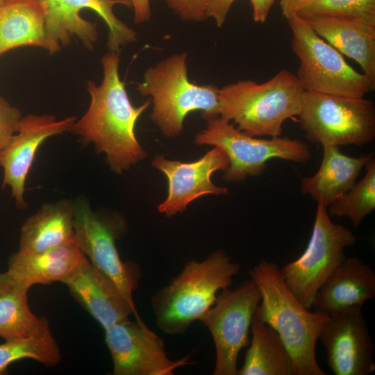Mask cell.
Returning a JSON list of instances; mask_svg holds the SVG:
<instances>
[{
    "instance_id": "10",
    "label": "cell",
    "mask_w": 375,
    "mask_h": 375,
    "mask_svg": "<svg viewBox=\"0 0 375 375\" xmlns=\"http://www.w3.org/2000/svg\"><path fill=\"white\" fill-rule=\"evenodd\" d=\"M42 3L45 15L46 49L51 54L67 46L76 36L85 48L92 49L98 38L95 24L80 15L83 9L94 11L108 28L107 46L118 52L120 47L136 42L138 33L121 21L113 8L124 5L131 8L129 0H37Z\"/></svg>"
},
{
    "instance_id": "34",
    "label": "cell",
    "mask_w": 375,
    "mask_h": 375,
    "mask_svg": "<svg viewBox=\"0 0 375 375\" xmlns=\"http://www.w3.org/2000/svg\"><path fill=\"white\" fill-rule=\"evenodd\" d=\"M310 0H280V6L283 15L286 19L298 15L301 10Z\"/></svg>"
},
{
    "instance_id": "20",
    "label": "cell",
    "mask_w": 375,
    "mask_h": 375,
    "mask_svg": "<svg viewBox=\"0 0 375 375\" xmlns=\"http://www.w3.org/2000/svg\"><path fill=\"white\" fill-rule=\"evenodd\" d=\"M303 18L320 37L356 61L362 72L375 81V24L326 16Z\"/></svg>"
},
{
    "instance_id": "8",
    "label": "cell",
    "mask_w": 375,
    "mask_h": 375,
    "mask_svg": "<svg viewBox=\"0 0 375 375\" xmlns=\"http://www.w3.org/2000/svg\"><path fill=\"white\" fill-rule=\"evenodd\" d=\"M298 116L306 138L322 146H361L375 138V106L365 97L304 91Z\"/></svg>"
},
{
    "instance_id": "19",
    "label": "cell",
    "mask_w": 375,
    "mask_h": 375,
    "mask_svg": "<svg viewBox=\"0 0 375 375\" xmlns=\"http://www.w3.org/2000/svg\"><path fill=\"white\" fill-rule=\"evenodd\" d=\"M86 256L74 240L37 253L16 251L8 258L12 285L28 290L35 284L62 281Z\"/></svg>"
},
{
    "instance_id": "31",
    "label": "cell",
    "mask_w": 375,
    "mask_h": 375,
    "mask_svg": "<svg viewBox=\"0 0 375 375\" xmlns=\"http://www.w3.org/2000/svg\"><path fill=\"white\" fill-rule=\"evenodd\" d=\"M236 0H205L206 18H212L218 27L224 24L231 6Z\"/></svg>"
},
{
    "instance_id": "32",
    "label": "cell",
    "mask_w": 375,
    "mask_h": 375,
    "mask_svg": "<svg viewBox=\"0 0 375 375\" xmlns=\"http://www.w3.org/2000/svg\"><path fill=\"white\" fill-rule=\"evenodd\" d=\"M134 12V22L142 24L151 19L150 0H129Z\"/></svg>"
},
{
    "instance_id": "18",
    "label": "cell",
    "mask_w": 375,
    "mask_h": 375,
    "mask_svg": "<svg viewBox=\"0 0 375 375\" xmlns=\"http://www.w3.org/2000/svg\"><path fill=\"white\" fill-rule=\"evenodd\" d=\"M375 296V272L358 258L344 259L333 271L315 297V311L328 315L360 306Z\"/></svg>"
},
{
    "instance_id": "6",
    "label": "cell",
    "mask_w": 375,
    "mask_h": 375,
    "mask_svg": "<svg viewBox=\"0 0 375 375\" xmlns=\"http://www.w3.org/2000/svg\"><path fill=\"white\" fill-rule=\"evenodd\" d=\"M287 20L292 49L299 62L296 76L304 91L361 98L374 90L375 81L352 67L305 18L295 15Z\"/></svg>"
},
{
    "instance_id": "11",
    "label": "cell",
    "mask_w": 375,
    "mask_h": 375,
    "mask_svg": "<svg viewBox=\"0 0 375 375\" xmlns=\"http://www.w3.org/2000/svg\"><path fill=\"white\" fill-rule=\"evenodd\" d=\"M260 298L256 284L250 278L233 290H222L214 304L199 317L215 344L214 375H238V356L247 344L251 320Z\"/></svg>"
},
{
    "instance_id": "21",
    "label": "cell",
    "mask_w": 375,
    "mask_h": 375,
    "mask_svg": "<svg viewBox=\"0 0 375 375\" xmlns=\"http://www.w3.org/2000/svg\"><path fill=\"white\" fill-rule=\"evenodd\" d=\"M317 172L301 178V192L310 195L319 205L328 207L356 183L360 172L374 153L351 157L342 153L339 147L324 145Z\"/></svg>"
},
{
    "instance_id": "12",
    "label": "cell",
    "mask_w": 375,
    "mask_h": 375,
    "mask_svg": "<svg viewBox=\"0 0 375 375\" xmlns=\"http://www.w3.org/2000/svg\"><path fill=\"white\" fill-rule=\"evenodd\" d=\"M105 342L115 375H172L177 368L192 364L188 356L170 360L163 340L141 319H127L106 329Z\"/></svg>"
},
{
    "instance_id": "9",
    "label": "cell",
    "mask_w": 375,
    "mask_h": 375,
    "mask_svg": "<svg viewBox=\"0 0 375 375\" xmlns=\"http://www.w3.org/2000/svg\"><path fill=\"white\" fill-rule=\"evenodd\" d=\"M356 235L333 223L326 207L317 204L312 232L304 252L280 268L290 291L308 309L316 293L335 268L345 259V247L353 245Z\"/></svg>"
},
{
    "instance_id": "14",
    "label": "cell",
    "mask_w": 375,
    "mask_h": 375,
    "mask_svg": "<svg viewBox=\"0 0 375 375\" xmlns=\"http://www.w3.org/2000/svg\"><path fill=\"white\" fill-rule=\"evenodd\" d=\"M119 226L92 210L85 199L74 201V240L82 253L97 269L110 277L135 308L133 292L137 278L132 267L118 253L115 240Z\"/></svg>"
},
{
    "instance_id": "25",
    "label": "cell",
    "mask_w": 375,
    "mask_h": 375,
    "mask_svg": "<svg viewBox=\"0 0 375 375\" xmlns=\"http://www.w3.org/2000/svg\"><path fill=\"white\" fill-rule=\"evenodd\" d=\"M24 358L33 359L48 367L55 366L60 361V349L46 317L30 335L0 344V375L5 374L10 364Z\"/></svg>"
},
{
    "instance_id": "2",
    "label": "cell",
    "mask_w": 375,
    "mask_h": 375,
    "mask_svg": "<svg viewBox=\"0 0 375 375\" xmlns=\"http://www.w3.org/2000/svg\"><path fill=\"white\" fill-rule=\"evenodd\" d=\"M249 274L261 297L254 313L281 337L292 357L294 375H326L317 362L315 347L329 315L306 308L288 288L275 262L261 260Z\"/></svg>"
},
{
    "instance_id": "1",
    "label": "cell",
    "mask_w": 375,
    "mask_h": 375,
    "mask_svg": "<svg viewBox=\"0 0 375 375\" xmlns=\"http://www.w3.org/2000/svg\"><path fill=\"white\" fill-rule=\"evenodd\" d=\"M101 65L102 81L99 85L87 81L90 103L70 132L85 144L93 143L97 153L106 155L111 170L122 174L147 155L136 138L135 126L151 102L149 98L140 106L132 104L119 76L118 52L109 51L101 58Z\"/></svg>"
},
{
    "instance_id": "27",
    "label": "cell",
    "mask_w": 375,
    "mask_h": 375,
    "mask_svg": "<svg viewBox=\"0 0 375 375\" xmlns=\"http://www.w3.org/2000/svg\"><path fill=\"white\" fill-rule=\"evenodd\" d=\"M361 181L333 201L326 208L329 215L348 217L355 228L375 208V158L367 161Z\"/></svg>"
},
{
    "instance_id": "29",
    "label": "cell",
    "mask_w": 375,
    "mask_h": 375,
    "mask_svg": "<svg viewBox=\"0 0 375 375\" xmlns=\"http://www.w3.org/2000/svg\"><path fill=\"white\" fill-rule=\"evenodd\" d=\"M22 117L20 110L0 96V150L16 133Z\"/></svg>"
},
{
    "instance_id": "13",
    "label": "cell",
    "mask_w": 375,
    "mask_h": 375,
    "mask_svg": "<svg viewBox=\"0 0 375 375\" xmlns=\"http://www.w3.org/2000/svg\"><path fill=\"white\" fill-rule=\"evenodd\" d=\"M327 363L335 375H369L375 371L374 344L362 314L354 306L331 314L318 335Z\"/></svg>"
},
{
    "instance_id": "16",
    "label": "cell",
    "mask_w": 375,
    "mask_h": 375,
    "mask_svg": "<svg viewBox=\"0 0 375 375\" xmlns=\"http://www.w3.org/2000/svg\"><path fill=\"white\" fill-rule=\"evenodd\" d=\"M228 164L226 153L218 147L192 162L156 156L152 166L164 173L168 181L167 197L158 206L159 212L172 217L184 211L192 201L201 196L227 194L228 190L215 185L211 176L217 171H225Z\"/></svg>"
},
{
    "instance_id": "33",
    "label": "cell",
    "mask_w": 375,
    "mask_h": 375,
    "mask_svg": "<svg viewBox=\"0 0 375 375\" xmlns=\"http://www.w3.org/2000/svg\"><path fill=\"white\" fill-rule=\"evenodd\" d=\"M255 22L264 23L268 17L272 6L276 0H249Z\"/></svg>"
},
{
    "instance_id": "22",
    "label": "cell",
    "mask_w": 375,
    "mask_h": 375,
    "mask_svg": "<svg viewBox=\"0 0 375 375\" xmlns=\"http://www.w3.org/2000/svg\"><path fill=\"white\" fill-rule=\"evenodd\" d=\"M74 240V201L44 203L20 229L18 251L37 253Z\"/></svg>"
},
{
    "instance_id": "35",
    "label": "cell",
    "mask_w": 375,
    "mask_h": 375,
    "mask_svg": "<svg viewBox=\"0 0 375 375\" xmlns=\"http://www.w3.org/2000/svg\"><path fill=\"white\" fill-rule=\"evenodd\" d=\"M12 285L10 278L8 273H0V291Z\"/></svg>"
},
{
    "instance_id": "36",
    "label": "cell",
    "mask_w": 375,
    "mask_h": 375,
    "mask_svg": "<svg viewBox=\"0 0 375 375\" xmlns=\"http://www.w3.org/2000/svg\"><path fill=\"white\" fill-rule=\"evenodd\" d=\"M7 0H0V6L5 3Z\"/></svg>"
},
{
    "instance_id": "7",
    "label": "cell",
    "mask_w": 375,
    "mask_h": 375,
    "mask_svg": "<svg viewBox=\"0 0 375 375\" xmlns=\"http://www.w3.org/2000/svg\"><path fill=\"white\" fill-rule=\"evenodd\" d=\"M195 142L218 147L225 151L229 164L223 178L231 183L243 181L248 176H259L272 158L306 162L312 156L310 147L301 140L280 136L257 138L219 116L207 120L206 128L197 134Z\"/></svg>"
},
{
    "instance_id": "15",
    "label": "cell",
    "mask_w": 375,
    "mask_h": 375,
    "mask_svg": "<svg viewBox=\"0 0 375 375\" xmlns=\"http://www.w3.org/2000/svg\"><path fill=\"white\" fill-rule=\"evenodd\" d=\"M74 116L57 120L52 115L29 114L22 117L16 133L0 150V167L3 171V187H10L19 209H24L25 185L36 153L49 138L70 131Z\"/></svg>"
},
{
    "instance_id": "26",
    "label": "cell",
    "mask_w": 375,
    "mask_h": 375,
    "mask_svg": "<svg viewBox=\"0 0 375 375\" xmlns=\"http://www.w3.org/2000/svg\"><path fill=\"white\" fill-rule=\"evenodd\" d=\"M27 292L12 285L0 291V337L5 340L30 335L44 319L29 308Z\"/></svg>"
},
{
    "instance_id": "24",
    "label": "cell",
    "mask_w": 375,
    "mask_h": 375,
    "mask_svg": "<svg viewBox=\"0 0 375 375\" xmlns=\"http://www.w3.org/2000/svg\"><path fill=\"white\" fill-rule=\"evenodd\" d=\"M252 338L238 375H294L292 357L278 333L255 313Z\"/></svg>"
},
{
    "instance_id": "4",
    "label": "cell",
    "mask_w": 375,
    "mask_h": 375,
    "mask_svg": "<svg viewBox=\"0 0 375 375\" xmlns=\"http://www.w3.org/2000/svg\"><path fill=\"white\" fill-rule=\"evenodd\" d=\"M303 93L297 76L285 69L262 83L238 81L219 88V117L249 135L279 137L283 123L300 114Z\"/></svg>"
},
{
    "instance_id": "28",
    "label": "cell",
    "mask_w": 375,
    "mask_h": 375,
    "mask_svg": "<svg viewBox=\"0 0 375 375\" xmlns=\"http://www.w3.org/2000/svg\"><path fill=\"white\" fill-rule=\"evenodd\" d=\"M298 15L355 19L375 24V0H310Z\"/></svg>"
},
{
    "instance_id": "23",
    "label": "cell",
    "mask_w": 375,
    "mask_h": 375,
    "mask_svg": "<svg viewBox=\"0 0 375 375\" xmlns=\"http://www.w3.org/2000/svg\"><path fill=\"white\" fill-rule=\"evenodd\" d=\"M22 46L46 49L44 8L37 0H7L0 6V56Z\"/></svg>"
},
{
    "instance_id": "17",
    "label": "cell",
    "mask_w": 375,
    "mask_h": 375,
    "mask_svg": "<svg viewBox=\"0 0 375 375\" xmlns=\"http://www.w3.org/2000/svg\"><path fill=\"white\" fill-rule=\"evenodd\" d=\"M62 283L104 330L131 315L141 319L116 283L86 257Z\"/></svg>"
},
{
    "instance_id": "30",
    "label": "cell",
    "mask_w": 375,
    "mask_h": 375,
    "mask_svg": "<svg viewBox=\"0 0 375 375\" xmlns=\"http://www.w3.org/2000/svg\"><path fill=\"white\" fill-rule=\"evenodd\" d=\"M173 12L182 20L200 22L206 18L205 0H163Z\"/></svg>"
},
{
    "instance_id": "5",
    "label": "cell",
    "mask_w": 375,
    "mask_h": 375,
    "mask_svg": "<svg viewBox=\"0 0 375 375\" xmlns=\"http://www.w3.org/2000/svg\"><path fill=\"white\" fill-rule=\"evenodd\" d=\"M186 52L174 53L149 67L137 90L153 104L151 119L168 138L179 135L186 116L201 111L208 120L219 116V88L189 78Z\"/></svg>"
},
{
    "instance_id": "3",
    "label": "cell",
    "mask_w": 375,
    "mask_h": 375,
    "mask_svg": "<svg viewBox=\"0 0 375 375\" xmlns=\"http://www.w3.org/2000/svg\"><path fill=\"white\" fill-rule=\"evenodd\" d=\"M240 267L223 249L201 261L188 262L169 283L151 297L158 328L171 335L185 333L214 304L217 292L231 285Z\"/></svg>"
}]
</instances>
